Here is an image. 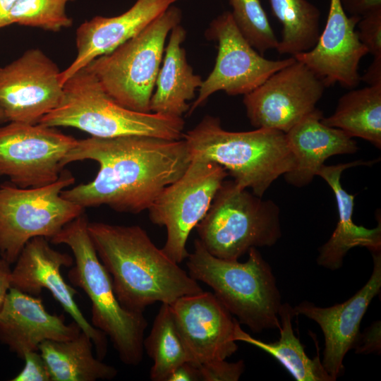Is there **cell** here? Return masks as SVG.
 <instances>
[{"label": "cell", "mask_w": 381, "mask_h": 381, "mask_svg": "<svg viewBox=\"0 0 381 381\" xmlns=\"http://www.w3.org/2000/svg\"><path fill=\"white\" fill-rule=\"evenodd\" d=\"M280 337L278 341L267 343L251 337L238 322L234 338L253 345L274 357L297 381H334L325 370L319 354L315 337L313 339L317 346V356L310 358L304 346L294 333L292 319L295 317L293 307L289 303H282L279 310Z\"/></svg>", "instance_id": "obj_24"}, {"label": "cell", "mask_w": 381, "mask_h": 381, "mask_svg": "<svg viewBox=\"0 0 381 381\" xmlns=\"http://www.w3.org/2000/svg\"><path fill=\"white\" fill-rule=\"evenodd\" d=\"M56 64L39 49L0 68V106L8 121L36 124L63 95Z\"/></svg>", "instance_id": "obj_14"}, {"label": "cell", "mask_w": 381, "mask_h": 381, "mask_svg": "<svg viewBox=\"0 0 381 381\" xmlns=\"http://www.w3.org/2000/svg\"><path fill=\"white\" fill-rule=\"evenodd\" d=\"M205 37L217 42V55L214 66L202 80L188 115L202 107L216 92L224 91L231 96L245 95L296 61L291 56L280 60L265 58L244 37L229 11L212 20Z\"/></svg>", "instance_id": "obj_11"}, {"label": "cell", "mask_w": 381, "mask_h": 381, "mask_svg": "<svg viewBox=\"0 0 381 381\" xmlns=\"http://www.w3.org/2000/svg\"><path fill=\"white\" fill-rule=\"evenodd\" d=\"M75 0H18L9 16V25L18 23L59 32L72 25L66 5Z\"/></svg>", "instance_id": "obj_30"}, {"label": "cell", "mask_w": 381, "mask_h": 381, "mask_svg": "<svg viewBox=\"0 0 381 381\" xmlns=\"http://www.w3.org/2000/svg\"><path fill=\"white\" fill-rule=\"evenodd\" d=\"M373 162L358 160L336 165L323 164L317 173L332 188L338 210L337 226L329 240L319 248L318 265L330 270H339L345 255L355 247H365L370 252L381 250V222L379 217L375 228L358 226L353 221L355 195L349 193L341 186L342 172L351 167L371 164Z\"/></svg>", "instance_id": "obj_22"}, {"label": "cell", "mask_w": 381, "mask_h": 381, "mask_svg": "<svg viewBox=\"0 0 381 381\" xmlns=\"http://www.w3.org/2000/svg\"><path fill=\"white\" fill-rule=\"evenodd\" d=\"M73 258L52 248L48 238L30 239L20 252L11 270V287L34 296L47 289L87 336L95 347L97 357L102 360L107 351V336L89 322L75 301L77 291L64 279L62 267H72Z\"/></svg>", "instance_id": "obj_15"}, {"label": "cell", "mask_w": 381, "mask_h": 381, "mask_svg": "<svg viewBox=\"0 0 381 381\" xmlns=\"http://www.w3.org/2000/svg\"><path fill=\"white\" fill-rule=\"evenodd\" d=\"M191 159L222 166L242 188L262 198L280 176L291 171L295 158L282 131L256 128L228 131L218 117L206 115L183 135Z\"/></svg>", "instance_id": "obj_3"}, {"label": "cell", "mask_w": 381, "mask_h": 381, "mask_svg": "<svg viewBox=\"0 0 381 381\" xmlns=\"http://www.w3.org/2000/svg\"><path fill=\"white\" fill-rule=\"evenodd\" d=\"M245 262L210 254L197 238L186 262L188 274L202 282L240 324L260 333L279 329L282 298L270 265L256 248L248 250Z\"/></svg>", "instance_id": "obj_6"}, {"label": "cell", "mask_w": 381, "mask_h": 381, "mask_svg": "<svg viewBox=\"0 0 381 381\" xmlns=\"http://www.w3.org/2000/svg\"><path fill=\"white\" fill-rule=\"evenodd\" d=\"M81 331L75 321L66 324L63 317L48 313L40 298L13 287L0 310V341L22 359L46 340L73 339Z\"/></svg>", "instance_id": "obj_19"}, {"label": "cell", "mask_w": 381, "mask_h": 381, "mask_svg": "<svg viewBox=\"0 0 381 381\" xmlns=\"http://www.w3.org/2000/svg\"><path fill=\"white\" fill-rule=\"evenodd\" d=\"M143 349L153 361L150 373L153 381H167L179 365L191 363L169 304L162 303L149 335L144 338Z\"/></svg>", "instance_id": "obj_28"}, {"label": "cell", "mask_w": 381, "mask_h": 381, "mask_svg": "<svg viewBox=\"0 0 381 381\" xmlns=\"http://www.w3.org/2000/svg\"><path fill=\"white\" fill-rule=\"evenodd\" d=\"M323 117L322 111L315 108L285 133L295 166L284 178L292 186L308 185L329 157L358 150L353 138L341 129L324 124Z\"/></svg>", "instance_id": "obj_21"}, {"label": "cell", "mask_w": 381, "mask_h": 381, "mask_svg": "<svg viewBox=\"0 0 381 381\" xmlns=\"http://www.w3.org/2000/svg\"><path fill=\"white\" fill-rule=\"evenodd\" d=\"M273 15L282 24L276 50L291 56L311 49L320 34V10L307 0H269Z\"/></svg>", "instance_id": "obj_27"}, {"label": "cell", "mask_w": 381, "mask_h": 381, "mask_svg": "<svg viewBox=\"0 0 381 381\" xmlns=\"http://www.w3.org/2000/svg\"><path fill=\"white\" fill-rule=\"evenodd\" d=\"M11 264L2 258H0V310L5 298L11 287Z\"/></svg>", "instance_id": "obj_37"}, {"label": "cell", "mask_w": 381, "mask_h": 381, "mask_svg": "<svg viewBox=\"0 0 381 381\" xmlns=\"http://www.w3.org/2000/svg\"><path fill=\"white\" fill-rule=\"evenodd\" d=\"M186 37V31L180 24L170 32L155 83L156 90L150 99V112L182 117L190 109L188 102L202 85L201 77L193 73L181 46Z\"/></svg>", "instance_id": "obj_23"}, {"label": "cell", "mask_w": 381, "mask_h": 381, "mask_svg": "<svg viewBox=\"0 0 381 381\" xmlns=\"http://www.w3.org/2000/svg\"><path fill=\"white\" fill-rule=\"evenodd\" d=\"M90 159L99 166L96 177L61 195L83 208L107 205L124 213L147 210L191 162L186 140L143 135L90 137L78 140L62 162L64 167Z\"/></svg>", "instance_id": "obj_1"}, {"label": "cell", "mask_w": 381, "mask_h": 381, "mask_svg": "<svg viewBox=\"0 0 381 381\" xmlns=\"http://www.w3.org/2000/svg\"><path fill=\"white\" fill-rule=\"evenodd\" d=\"M373 272L365 284L346 301L322 308L303 301L293 307L295 316H306L318 324L325 337L322 364L336 380L344 370V358L354 349L361 320L373 299L381 289V250L371 252Z\"/></svg>", "instance_id": "obj_17"}, {"label": "cell", "mask_w": 381, "mask_h": 381, "mask_svg": "<svg viewBox=\"0 0 381 381\" xmlns=\"http://www.w3.org/2000/svg\"><path fill=\"white\" fill-rule=\"evenodd\" d=\"M38 351H32L24 355L25 365L12 381H51L47 365Z\"/></svg>", "instance_id": "obj_33"}, {"label": "cell", "mask_w": 381, "mask_h": 381, "mask_svg": "<svg viewBox=\"0 0 381 381\" xmlns=\"http://www.w3.org/2000/svg\"><path fill=\"white\" fill-rule=\"evenodd\" d=\"M196 229L205 249L228 260H238L252 248L272 246L282 236L278 206L234 180L223 181Z\"/></svg>", "instance_id": "obj_7"}, {"label": "cell", "mask_w": 381, "mask_h": 381, "mask_svg": "<svg viewBox=\"0 0 381 381\" xmlns=\"http://www.w3.org/2000/svg\"><path fill=\"white\" fill-rule=\"evenodd\" d=\"M169 305L193 365L225 360L238 350L234 334L239 322L213 293L183 296Z\"/></svg>", "instance_id": "obj_16"}, {"label": "cell", "mask_w": 381, "mask_h": 381, "mask_svg": "<svg viewBox=\"0 0 381 381\" xmlns=\"http://www.w3.org/2000/svg\"><path fill=\"white\" fill-rule=\"evenodd\" d=\"M8 119L4 112V110L2 109V108L0 106V123H4L5 121H7Z\"/></svg>", "instance_id": "obj_40"}, {"label": "cell", "mask_w": 381, "mask_h": 381, "mask_svg": "<svg viewBox=\"0 0 381 381\" xmlns=\"http://www.w3.org/2000/svg\"><path fill=\"white\" fill-rule=\"evenodd\" d=\"M77 140L54 127L11 121L0 128V176L20 188L52 184Z\"/></svg>", "instance_id": "obj_12"}, {"label": "cell", "mask_w": 381, "mask_h": 381, "mask_svg": "<svg viewBox=\"0 0 381 381\" xmlns=\"http://www.w3.org/2000/svg\"><path fill=\"white\" fill-rule=\"evenodd\" d=\"M238 28L260 54L276 49L279 40L260 0H229Z\"/></svg>", "instance_id": "obj_29"}, {"label": "cell", "mask_w": 381, "mask_h": 381, "mask_svg": "<svg viewBox=\"0 0 381 381\" xmlns=\"http://www.w3.org/2000/svg\"><path fill=\"white\" fill-rule=\"evenodd\" d=\"M88 230L125 309L143 313L156 302L171 304L181 296L203 291L140 226L89 222Z\"/></svg>", "instance_id": "obj_2"}, {"label": "cell", "mask_w": 381, "mask_h": 381, "mask_svg": "<svg viewBox=\"0 0 381 381\" xmlns=\"http://www.w3.org/2000/svg\"><path fill=\"white\" fill-rule=\"evenodd\" d=\"M356 353H380L381 350V322L375 321L360 332L354 347Z\"/></svg>", "instance_id": "obj_34"}, {"label": "cell", "mask_w": 381, "mask_h": 381, "mask_svg": "<svg viewBox=\"0 0 381 381\" xmlns=\"http://www.w3.org/2000/svg\"><path fill=\"white\" fill-rule=\"evenodd\" d=\"M360 18L347 15L341 0H330L326 23L315 45L293 56L321 79L326 87L336 83L348 89L356 87L361 82L360 61L368 54L356 30Z\"/></svg>", "instance_id": "obj_18"}, {"label": "cell", "mask_w": 381, "mask_h": 381, "mask_svg": "<svg viewBox=\"0 0 381 381\" xmlns=\"http://www.w3.org/2000/svg\"><path fill=\"white\" fill-rule=\"evenodd\" d=\"M17 1L0 0V28L9 25V16Z\"/></svg>", "instance_id": "obj_39"}, {"label": "cell", "mask_w": 381, "mask_h": 381, "mask_svg": "<svg viewBox=\"0 0 381 381\" xmlns=\"http://www.w3.org/2000/svg\"><path fill=\"white\" fill-rule=\"evenodd\" d=\"M75 183L68 171L53 183L37 188L0 186V256L16 262L32 238H51L84 213L85 209L64 198L61 193Z\"/></svg>", "instance_id": "obj_9"}, {"label": "cell", "mask_w": 381, "mask_h": 381, "mask_svg": "<svg viewBox=\"0 0 381 381\" xmlns=\"http://www.w3.org/2000/svg\"><path fill=\"white\" fill-rule=\"evenodd\" d=\"M228 176L219 164L193 158L183 175L167 186L148 208L150 220L166 228L162 250L174 262L179 264L188 258V238Z\"/></svg>", "instance_id": "obj_10"}, {"label": "cell", "mask_w": 381, "mask_h": 381, "mask_svg": "<svg viewBox=\"0 0 381 381\" xmlns=\"http://www.w3.org/2000/svg\"><path fill=\"white\" fill-rule=\"evenodd\" d=\"M361 81L368 85L381 84V55L373 56V61L361 76Z\"/></svg>", "instance_id": "obj_38"}, {"label": "cell", "mask_w": 381, "mask_h": 381, "mask_svg": "<svg viewBox=\"0 0 381 381\" xmlns=\"http://www.w3.org/2000/svg\"><path fill=\"white\" fill-rule=\"evenodd\" d=\"M325 87L321 79L296 60L243 95V102L255 128L286 133L316 108Z\"/></svg>", "instance_id": "obj_13"}, {"label": "cell", "mask_w": 381, "mask_h": 381, "mask_svg": "<svg viewBox=\"0 0 381 381\" xmlns=\"http://www.w3.org/2000/svg\"><path fill=\"white\" fill-rule=\"evenodd\" d=\"M202 381H237L245 370L243 360L227 362L218 360L202 363L197 367Z\"/></svg>", "instance_id": "obj_32"}, {"label": "cell", "mask_w": 381, "mask_h": 381, "mask_svg": "<svg viewBox=\"0 0 381 381\" xmlns=\"http://www.w3.org/2000/svg\"><path fill=\"white\" fill-rule=\"evenodd\" d=\"M361 42L373 56L381 55V8L361 17L358 24Z\"/></svg>", "instance_id": "obj_31"}, {"label": "cell", "mask_w": 381, "mask_h": 381, "mask_svg": "<svg viewBox=\"0 0 381 381\" xmlns=\"http://www.w3.org/2000/svg\"><path fill=\"white\" fill-rule=\"evenodd\" d=\"M326 126L341 129L381 148V84L351 89L338 100L334 112L323 117Z\"/></svg>", "instance_id": "obj_26"}, {"label": "cell", "mask_w": 381, "mask_h": 381, "mask_svg": "<svg viewBox=\"0 0 381 381\" xmlns=\"http://www.w3.org/2000/svg\"><path fill=\"white\" fill-rule=\"evenodd\" d=\"M181 18V9L171 5L138 34L85 68L117 103L135 111L150 112L165 42Z\"/></svg>", "instance_id": "obj_8"}, {"label": "cell", "mask_w": 381, "mask_h": 381, "mask_svg": "<svg viewBox=\"0 0 381 381\" xmlns=\"http://www.w3.org/2000/svg\"><path fill=\"white\" fill-rule=\"evenodd\" d=\"M178 0H137L126 12L114 17L96 16L76 30L77 56L60 73L61 85L94 59L106 55L132 38Z\"/></svg>", "instance_id": "obj_20"}, {"label": "cell", "mask_w": 381, "mask_h": 381, "mask_svg": "<svg viewBox=\"0 0 381 381\" xmlns=\"http://www.w3.org/2000/svg\"><path fill=\"white\" fill-rule=\"evenodd\" d=\"M83 213L50 238L71 250L74 262L68 273L70 282L82 289L91 301V324L110 338L121 361L137 365L143 360L147 322L143 313L125 309L119 302L111 276L100 261Z\"/></svg>", "instance_id": "obj_4"}, {"label": "cell", "mask_w": 381, "mask_h": 381, "mask_svg": "<svg viewBox=\"0 0 381 381\" xmlns=\"http://www.w3.org/2000/svg\"><path fill=\"white\" fill-rule=\"evenodd\" d=\"M38 123L72 127L97 138L143 135L167 140L183 139L185 127L182 117L135 111L119 104L87 68L64 83L59 104Z\"/></svg>", "instance_id": "obj_5"}, {"label": "cell", "mask_w": 381, "mask_h": 381, "mask_svg": "<svg viewBox=\"0 0 381 381\" xmlns=\"http://www.w3.org/2000/svg\"><path fill=\"white\" fill-rule=\"evenodd\" d=\"M93 342L81 331L73 339L46 340L39 351L49 370L51 381H96L111 380L117 370L95 357Z\"/></svg>", "instance_id": "obj_25"}, {"label": "cell", "mask_w": 381, "mask_h": 381, "mask_svg": "<svg viewBox=\"0 0 381 381\" xmlns=\"http://www.w3.org/2000/svg\"><path fill=\"white\" fill-rule=\"evenodd\" d=\"M344 11L349 16H363L381 8V0H341Z\"/></svg>", "instance_id": "obj_35"}, {"label": "cell", "mask_w": 381, "mask_h": 381, "mask_svg": "<svg viewBox=\"0 0 381 381\" xmlns=\"http://www.w3.org/2000/svg\"><path fill=\"white\" fill-rule=\"evenodd\" d=\"M198 380H200L198 369L188 362L183 363L176 368L167 379V381Z\"/></svg>", "instance_id": "obj_36"}]
</instances>
